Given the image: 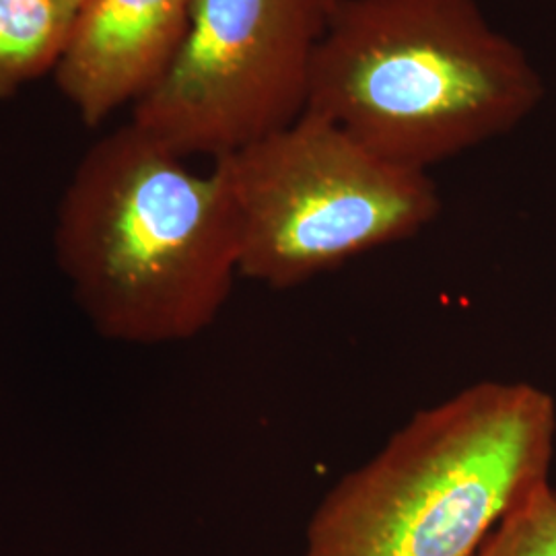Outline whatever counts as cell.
<instances>
[{
	"mask_svg": "<svg viewBox=\"0 0 556 556\" xmlns=\"http://www.w3.org/2000/svg\"><path fill=\"white\" fill-rule=\"evenodd\" d=\"M54 252L103 337L179 342L219 316L239 275V225L215 165L186 157L128 122L80 160L60 200Z\"/></svg>",
	"mask_w": 556,
	"mask_h": 556,
	"instance_id": "6da1fadb",
	"label": "cell"
},
{
	"mask_svg": "<svg viewBox=\"0 0 556 556\" xmlns=\"http://www.w3.org/2000/svg\"><path fill=\"white\" fill-rule=\"evenodd\" d=\"M544 93L530 56L478 0H338L305 112L429 172L516 130Z\"/></svg>",
	"mask_w": 556,
	"mask_h": 556,
	"instance_id": "7a4b0ae2",
	"label": "cell"
},
{
	"mask_svg": "<svg viewBox=\"0 0 556 556\" xmlns=\"http://www.w3.org/2000/svg\"><path fill=\"white\" fill-rule=\"evenodd\" d=\"M555 397L526 381H478L418 410L340 478L307 523L303 556H478L548 482Z\"/></svg>",
	"mask_w": 556,
	"mask_h": 556,
	"instance_id": "3957f363",
	"label": "cell"
},
{
	"mask_svg": "<svg viewBox=\"0 0 556 556\" xmlns=\"http://www.w3.org/2000/svg\"><path fill=\"white\" fill-rule=\"evenodd\" d=\"M215 165L239 225V275L291 289L415 238L441 211L429 172L386 160L305 112Z\"/></svg>",
	"mask_w": 556,
	"mask_h": 556,
	"instance_id": "277c9868",
	"label": "cell"
},
{
	"mask_svg": "<svg viewBox=\"0 0 556 556\" xmlns=\"http://www.w3.org/2000/svg\"><path fill=\"white\" fill-rule=\"evenodd\" d=\"M338 0H194L188 34L132 124L181 157H227L307 110Z\"/></svg>",
	"mask_w": 556,
	"mask_h": 556,
	"instance_id": "5b68a950",
	"label": "cell"
},
{
	"mask_svg": "<svg viewBox=\"0 0 556 556\" xmlns=\"http://www.w3.org/2000/svg\"><path fill=\"white\" fill-rule=\"evenodd\" d=\"M192 9L194 0H87L54 71L79 118L96 126L142 100L178 56Z\"/></svg>",
	"mask_w": 556,
	"mask_h": 556,
	"instance_id": "8992f818",
	"label": "cell"
},
{
	"mask_svg": "<svg viewBox=\"0 0 556 556\" xmlns=\"http://www.w3.org/2000/svg\"><path fill=\"white\" fill-rule=\"evenodd\" d=\"M75 17L62 0H0V100L56 71Z\"/></svg>",
	"mask_w": 556,
	"mask_h": 556,
	"instance_id": "52a82bcc",
	"label": "cell"
},
{
	"mask_svg": "<svg viewBox=\"0 0 556 556\" xmlns=\"http://www.w3.org/2000/svg\"><path fill=\"white\" fill-rule=\"evenodd\" d=\"M478 556H556V489L538 486L498 523Z\"/></svg>",
	"mask_w": 556,
	"mask_h": 556,
	"instance_id": "ba28073f",
	"label": "cell"
},
{
	"mask_svg": "<svg viewBox=\"0 0 556 556\" xmlns=\"http://www.w3.org/2000/svg\"><path fill=\"white\" fill-rule=\"evenodd\" d=\"M62 2H64V4H66V7H68V9H71L75 15H77L80 9H83V4H85L87 0H62Z\"/></svg>",
	"mask_w": 556,
	"mask_h": 556,
	"instance_id": "9c48e42d",
	"label": "cell"
}]
</instances>
